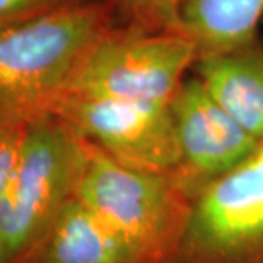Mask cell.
<instances>
[{
	"mask_svg": "<svg viewBox=\"0 0 263 263\" xmlns=\"http://www.w3.org/2000/svg\"><path fill=\"white\" fill-rule=\"evenodd\" d=\"M123 3L146 27L179 31L180 0H123Z\"/></svg>",
	"mask_w": 263,
	"mask_h": 263,
	"instance_id": "obj_12",
	"label": "cell"
},
{
	"mask_svg": "<svg viewBox=\"0 0 263 263\" xmlns=\"http://www.w3.org/2000/svg\"><path fill=\"white\" fill-rule=\"evenodd\" d=\"M82 138L56 116L28 123L18 165L0 196V263H24L72 196Z\"/></svg>",
	"mask_w": 263,
	"mask_h": 263,
	"instance_id": "obj_3",
	"label": "cell"
},
{
	"mask_svg": "<svg viewBox=\"0 0 263 263\" xmlns=\"http://www.w3.org/2000/svg\"><path fill=\"white\" fill-rule=\"evenodd\" d=\"M263 21V0H180L179 31L202 54L246 48Z\"/></svg>",
	"mask_w": 263,
	"mask_h": 263,
	"instance_id": "obj_10",
	"label": "cell"
},
{
	"mask_svg": "<svg viewBox=\"0 0 263 263\" xmlns=\"http://www.w3.org/2000/svg\"><path fill=\"white\" fill-rule=\"evenodd\" d=\"M107 31V9L66 3L0 28V119L31 122L63 97L85 51Z\"/></svg>",
	"mask_w": 263,
	"mask_h": 263,
	"instance_id": "obj_1",
	"label": "cell"
},
{
	"mask_svg": "<svg viewBox=\"0 0 263 263\" xmlns=\"http://www.w3.org/2000/svg\"><path fill=\"white\" fill-rule=\"evenodd\" d=\"M70 2H85V0H70Z\"/></svg>",
	"mask_w": 263,
	"mask_h": 263,
	"instance_id": "obj_14",
	"label": "cell"
},
{
	"mask_svg": "<svg viewBox=\"0 0 263 263\" xmlns=\"http://www.w3.org/2000/svg\"><path fill=\"white\" fill-rule=\"evenodd\" d=\"M50 114L124 165L157 174L181 165L170 105L66 95Z\"/></svg>",
	"mask_w": 263,
	"mask_h": 263,
	"instance_id": "obj_6",
	"label": "cell"
},
{
	"mask_svg": "<svg viewBox=\"0 0 263 263\" xmlns=\"http://www.w3.org/2000/svg\"><path fill=\"white\" fill-rule=\"evenodd\" d=\"M181 164L205 179H218L260 143L216 103L199 78L181 82L170 104Z\"/></svg>",
	"mask_w": 263,
	"mask_h": 263,
	"instance_id": "obj_7",
	"label": "cell"
},
{
	"mask_svg": "<svg viewBox=\"0 0 263 263\" xmlns=\"http://www.w3.org/2000/svg\"><path fill=\"white\" fill-rule=\"evenodd\" d=\"M72 196L81 200L148 263L179 252L189 208L162 174L124 165L82 138Z\"/></svg>",
	"mask_w": 263,
	"mask_h": 263,
	"instance_id": "obj_2",
	"label": "cell"
},
{
	"mask_svg": "<svg viewBox=\"0 0 263 263\" xmlns=\"http://www.w3.org/2000/svg\"><path fill=\"white\" fill-rule=\"evenodd\" d=\"M197 73L216 103L263 141V53L246 47L202 54Z\"/></svg>",
	"mask_w": 263,
	"mask_h": 263,
	"instance_id": "obj_9",
	"label": "cell"
},
{
	"mask_svg": "<svg viewBox=\"0 0 263 263\" xmlns=\"http://www.w3.org/2000/svg\"><path fill=\"white\" fill-rule=\"evenodd\" d=\"M70 0H0V28L37 16L47 10L59 8Z\"/></svg>",
	"mask_w": 263,
	"mask_h": 263,
	"instance_id": "obj_13",
	"label": "cell"
},
{
	"mask_svg": "<svg viewBox=\"0 0 263 263\" xmlns=\"http://www.w3.org/2000/svg\"><path fill=\"white\" fill-rule=\"evenodd\" d=\"M29 122L0 119V196L18 165Z\"/></svg>",
	"mask_w": 263,
	"mask_h": 263,
	"instance_id": "obj_11",
	"label": "cell"
},
{
	"mask_svg": "<svg viewBox=\"0 0 263 263\" xmlns=\"http://www.w3.org/2000/svg\"><path fill=\"white\" fill-rule=\"evenodd\" d=\"M177 254L184 263H263V141L203 187Z\"/></svg>",
	"mask_w": 263,
	"mask_h": 263,
	"instance_id": "obj_5",
	"label": "cell"
},
{
	"mask_svg": "<svg viewBox=\"0 0 263 263\" xmlns=\"http://www.w3.org/2000/svg\"><path fill=\"white\" fill-rule=\"evenodd\" d=\"M24 263H148L75 196H70Z\"/></svg>",
	"mask_w": 263,
	"mask_h": 263,
	"instance_id": "obj_8",
	"label": "cell"
},
{
	"mask_svg": "<svg viewBox=\"0 0 263 263\" xmlns=\"http://www.w3.org/2000/svg\"><path fill=\"white\" fill-rule=\"evenodd\" d=\"M197 54L195 41L176 29L105 31L85 51L63 97L170 105Z\"/></svg>",
	"mask_w": 263,
	"mask_h": 263,
	"instance_id": "obj_4",
	"label": "cell"
}]
</instances>
